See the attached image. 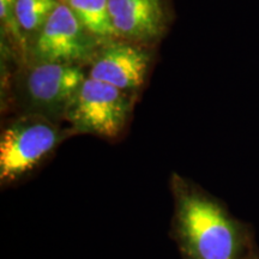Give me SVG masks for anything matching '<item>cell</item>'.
<instances>
[{
    "label": "cell",
    "mask_w": 259,
    "mask_h": 259,
    "mask_svg": "<svg viewBox=\"0 0 259 259\" xmlns=\"http://www.w3.org/2000/svg\"><path fill=\"white\" fill-rule=\"evenodd\" d=\"M176 223L189 259H235L240 235L218 203L177 183Z\"/></svg>",
    "instance_id": "cell-1"
},
{
    "label": "cell",
    "mask_w": 259,
    "mask_h": 259,
    "mask_svg": "<svg viewBox=\"0 0 259 259\" xmlns=\"http://www.w3.org/2000/svg\"><path fill=\"white\" fill-rule=\"evenodd\" d=\"M65 137L57 122L23 114L3 130L0 137V181L16 183L34 171Z\"/></svg>",
    "instance_id": "cell-2"
},
{
    "label": "cell",
    "mask_w": 259,
    "mask_h": 259,
    "mask_svg": "<svg viewBox=\"0 0 259 259\" xmlns=\"http://www.w3.org/2000/svg\"><path fill=\"white\" fill-rule=\"evenodd\" d=\"M85 78L78 65L28 64L16 80V102L23 114L57 122L65 119L71 100Z\"/></svg>",
    "instance_id": "cell-3"
},
{
    "label": "cell",
    "mask_w": 259,
    "mask_h": 259,
    "mask_svg": "<svg viewBox=\"0 0 259 259\" xmlns=\"http://www.w3.org/2000/svg\"><path fill=\"white\" fill-rule=\"evenodd\" d=\"M132 106L131 93L88 77L71 100L65 120L74 132L113 139L124 131Z\"/></svg>",
    "instance_id": "cell-4"
},
{
    "label": "cell",
    "mask_w": 259,
    "mask_h": 259,
    "mask_svg": "<svg viewBox=\"0 0 259 259\" xmlns=\"http://www.w3.org/2000/svg\"><path fill=\"white\" fill-rule=\"evenodd\" d=\"M102 42L80 24L67 4L60 3L25 51L28 64L79 65L93 59Z\"/></svg>",
    "instance_id": "cell-5"
},
{
    "label": "cell",
    "mask_w": 259,
    "mask_h": 259,
    "mask_svg": "<svg viewBox=\"0 0 259 259\" xmlns=\"http://www.w3.org/2000/svg\"><path fill=\"white\" fill-rule=\"evenodd\" d=\"M150 61L144 45L115 38L102 44L90 60L89 77L134 93L144 84Z\"/></svg>",
    "instance_id": "cell-6"
},
{
    "label": "cell",
    "mask_w": 259,
    "mask_h": 259,
    "mask_svg": "<svg viewBox=\"0 0 259 259\" xmlns=\"http://www.w3.org/2000/svg\"><path fill=\"white\" fill-rule=\"evenodd\" d=\"M108 8L119 40L147 46L160 40L167 29L164 0H108Z\"/></svg>",
    "instance_id": "cell-7"
},
{
    "label": "cell",
    "mask_w": 259,
    "mask_h": 259,
    "mask_svg": "<svg viewBox=\"0 0 259 259\" xmlns=\"http://www.w3.org/2000/svg\"><path fill=\"white\" fill-rule=\"evenodd\" d=\"M65 4L72 10L80 24L102 44L118 38L109 14L108 0H69Z\"/></svg>",
    "instance_id": "cell-8"
},
{
    "label": "cell",
    "mask_w": 259,
    "mask_h": 259,
    "mask_svg": "<svg viewBox=\"0 0 259 259\" xmlns=\"http://www.w3.org/2000/svg\"><path fill=\"white\" fill-rule=\"evenodd\" d=\"M60 3V0H16V18L25 41V51Z\"/></svg>",
    "instance_id": "cell-9"
},
{
    "label": "cell",
    "mask_w": 259,
    "mask_h": 259,
    "mask_svg": "<svg viewBox=\"0 0 259 259\" xmlns=\"http://www.w3.org/2000/svg\"><path fill=\"white\" fill-rule=\"evenodd\" d=\"M0 19L3 29H5L15 44L18 45L19 50L25 54V41L16 18V0H0Z\"/></svg>",
    "instance_id": "cell-10"
},
{
    "label": "cell",
    "mask_w": 259,
    "mask_h": 259,
    "mask_svg": "<svg viewBox=\"0 0 259 259\" xmlns=\"http://www.w3.org/2000/svg\"><path fill=\"white\" fill-rule=\"evenodd\" d=\"M60 2L61 3H67V2H69V0H60Z\"/></svg>",
    "instance_id": "cell-11"
}]
</instances>
